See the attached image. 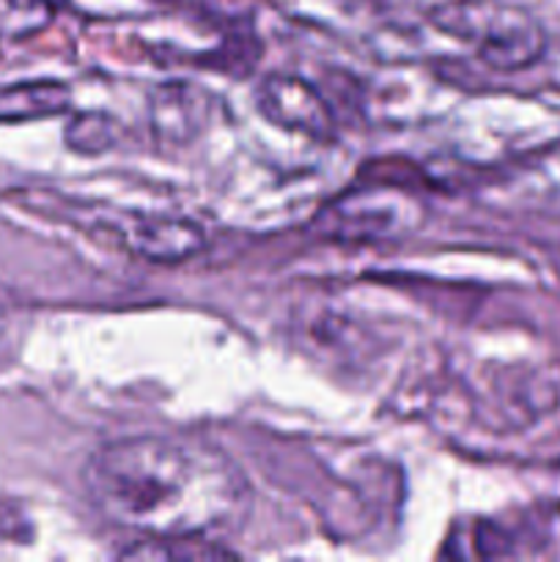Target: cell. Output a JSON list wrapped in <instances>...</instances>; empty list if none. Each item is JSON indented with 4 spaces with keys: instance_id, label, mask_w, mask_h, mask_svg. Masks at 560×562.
I'll use <instances>...</instances> for the list:
<instances>
[{
    "instance_id": "6da1fadb",
    "label": "cell",
    "mask_w": 560,
    "mask_h": 562,
    "mask_svg": "<svg viewBox=\"0 0 560 562\" xmlns=\"http://www.w3.org/2000/svg\"><path fill=\"white\" fill-rule=\"evenodd\" d=\"M82 488L108 525L141 538L223 536L253 505L242 467L192 434L110 439L88 456Z\"/></svg>"
},
{
    "instance_id": "7a4b0ae2",
    "label": "cell",
    "mask_w": 560,
    "mask_h": 562,
    "mask_svg": "<svg viewBox=\"0 0 560 562\" xmlns=\"http://www.w3.org/2000/svg\"><path fill=\"white\" fill-rule=\"evenodd\" d=\"M428 20L448 36L470 44L494 71H522L547 49L541 25L505 0H448L434 5Z\"/></svg>"
},
{
    "instance_id": "3957f363",
    "label": "cell",
    "mask_w": 560,
    "mask_h": 562,
    "mask_svg": "<svg viewBox=\"0 0 560 562\" xmlns=\"http://www.w3.org/2000/svg\"><path fill=\"white\" fill-rule=\"evenodd\" d=\"M415 214H421V209L401 192L351 190L322 209L316 225L322 236L335 239H388L417 228Z\"/></svg>"
},
{
    "instance_id": "277c9868",
    "label": "cell",
    "mask_w": 560,
    "mask_h": 562,
    "mask_svg": "<svg viewBox=\"0 0 560 562\" xmlns=\"http://www.w3.org/2000/svg\"><path fill=\"white\" fill-rule=\"evenodd\" d=\"M256 110L264 121L316 143L335 140L333 108L316 86L294 75H267L256 86Z\"/></svg>"
},
{
    "instance_id": "5b68a950",
    "label": "cell",
    "mask_w": 560,
    "mask_h": 562,
    "mask_svg": "<svg viewBox=\"0 0 560 562\" xmlns=\"http://www.w3.org/2000/svg\"><path fill=\"white\" fill-rule=\"evenodd\" d=\"M209 115H212V97L192 82H163L152 91L148 121L159 143L184 146L195 140L206 130Z\"/></svg>"
},
{
    "instance_id": "8992f818",
    "label": "cell",
    "mask_w": 560,
    "mask_h": 562,
    "mask_svg": "<svg viewBox=\"0 0 560 562\" xmlns=\"http://www.w3.org/2000/svg\"><path fill=\"white\" fill-rule=\"evenodd\" d=\"M126 247L154 263H181L206 247V234L184 217H135L124 231Z\"/></svg>"
},
{
    "instance_id": "52a82bcc",
    "label": "cell",
    "mask_w": 560,
    "mask_h": 562,
    "mask_svg": "<svg viewBox=\"0 0 560 562\" xmlns=\"http://www.w3.org/2000/svg\"><path fill=\"white\" fill-rule=\"evenodd\" d=\"M119 558L130 560H217V558H236L231 549L217 547L212 538H137L132 547H126Z\"/></svg>"
},
{
    "instance_id": "ba28073f",
    "label": "cell",
    "mask_w": 560,
    "mask_h": 562,
    "mask_svg": "<svg viewBox=\"0 0 560 562\" xmlns=\"http://www.w3.org/2000/svg\"><path fill=\"white\" fill-rule=\"evenodd\" d=\"M64 0H0V14L14 33H31L44 27L60 11Z\"/></svg>"
},
{
    "instance_id": "9c48e42d",
    "label": "cell",
    "mask_w": 560,
    "mask_h": 562,
    "mask_svg": "<svg viewBox=\"0 0 560 562\" xmlns=\"http://www.w3.org/2000/svg\"><path fill=\"white\" fill-rule=\"evenodd\" d=\"M66 140L75 151L99 154L115 143V124L104 115H80L66 130Z\"/></svg>"
}]
</instances>
